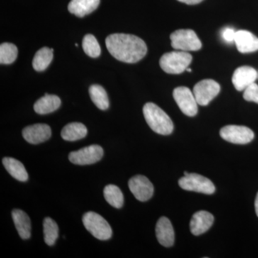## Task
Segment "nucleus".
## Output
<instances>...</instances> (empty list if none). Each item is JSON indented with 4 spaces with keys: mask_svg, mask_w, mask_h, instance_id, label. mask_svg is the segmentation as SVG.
Instances as JSON below:
<instances>
[{
    "mask_svg": "<svg viewBox=\"0 0 258 258\" xmlns=\"http://www.w3.org/2000/svg\"><path fill=\"white\" fill-rule=\"evenodd\" d=\"M192 56L184 51H174L164 54L159 60L161 69L169 74H180L186 71Z\"/></svg>",
    "mask_w": 258,
    "mask_h": 258,
    "instance_id": "nucleus-3",
    "label": "nucleus"
},
{
    "mask_svg": "<svg viewBox=\"0 0 258 258\" xmlns=\"http://www.w3.org/2000/svg\"><path fill=\"white\" fill-rule=\"evenodd\" d=\"M60 105L61 100L58 96L45 93V96L35 102L34 110L37 114H48L58 109Z\"/></svg>",
    "mask_w": 258,
    "mask_h": 258,
    "instance_id": "nucleus-19",
    "label": "nucleus"
},
{
    "mask_svg": "<svg viewBox=\"0 0 258 258\" xmlns=\"http://www.w3.org/2000/svg\"><path fill=\"white\" fill-rule=\"evenodd\" d=\"M156 235L161 245L169 247L174 244L175 235L174 228L169 219L165 217L159 219L156 226Z\"/></svg>",
    "mask_w": 258,
    "mask_h": 258,
    "instance_id": "nucleus-14",
    "label": "nucleus"
},
{
    "mask_svg": "<svg viewBox=\"0 0 258 258\" xmlns=\"http://www.w3.org/2000/svg\"><path fill=\"white\" fill-rule=\"evenodd\" d=\"M257 79V72L250 66H241L235 70L232 76V83L239 91H242L249 85L255 82Z\"/></svg>",
    "mask_w": 258,
    "mask_h": 258,
    "instance_id": "nucleus-13",
    "label": "nucleus"
},
{
    "mask_svg": "<svg viewBox=\"0 0 258 258\" xmlns=\"http://www.w3.org/2000/svg\"><path fill=\"white\" fill-rule=\"evenodd\" d=\"M18 47L14 44L4 42L0 45V63H13L18 57Z\"/></svg>",
    "mask_w": 258,
    "mask_h": 258,
    "instance_id": "nucleus-26",
    "label": "nucleus"
},
{
    "mask_svg": "<svg viewBox=\"0 0 258 258\" xmlns=\"http://www.w3.org/2000/svg\"><path fill=\"white\" fill-rule=\"evenodd\" d=\"M224 140L235 144H247L253 140L254 134L250 128L243 125H226L220 130Z\"/></svg>",
    "mask_w": 258,
    "mask_h": 258,
    "instance_id": "nucleus-9",
    "label": "nucleus"
},
{
    "mask_svg": "<svg viewBox=\"0 0 258 258\" xmlns=\"http://www.w3.org/2000/svg\"><path fill=\"white\" fill-rule=\"evenodd\" d=\"M173 96L183 113L190 117L197 115L198 112V103L195 95L189 88H176L173 92Z\"/></svg>",
    "mask_w": 258,
    "mask_h": 258,
    "instance_id": "nucleus-10",
    "label": "nucleus"
},
{
    "mask_svg": "<svg viewBox=\"0 0 258 258\" xmlns=\"http://www.w3.org/2000/svg\"><path fill=\"white\" fill-rule=\"evenodd\" d=\"M254 208H255L256 215L258 217V193L256 196L255 202H254Z\"/></svg>",
    "mask_w": 258,
    "mask_h": 258,
    "instance_id": "nucleus-31",
    "label": "nucleus"
},
{
    "mask_svg": "<svg viewBox=\"0 0 258 258\" xmlns=\"http://www.w3.org/2000/svg\"><path fill=\"white\" fill-rule=\"evenodd\" d=\"M235 32L234 29L226 28L222 31V39L228 43L235 42Z\"/></svg>",
    "mask_w": 258,
    "mask_h": 258,
    "instance_id": "nucleus-29",
    "label": "nucleus"
},
{
    "mask_svg": "<svg viewBox=\"0 0 258 258\" xmlns=\"http://www.w3.org/2000/svg\"><path fill=\"white\" fill-rule=\"evenodd\" d=\"M75 45H76V46H79V45H78L77 43L75 44Z\"/></svg>",
    "mask_w": 258,
    "mask_h": 258,
    "instance_id": "nucleus-33",
    "label": "nucleus"
},
{
    "mask_svg": "<svg viewBox=\"0 0 258 258\" xmlns=\"http://www.w3.org/2000/svg\"><path fill=\"white\" fill-rule=\"evenodd\" d=\"M171 46L175 50L184 51H198L202 48V42L191 30H178L170 35Z\"/></svg>",
    "mask_w": 258,
    "mask_h": 258,
    "instance_id": "nucleus-5",
    "label": "nucleus"
},
{
    "mask_svg": "<svg viewBox=\"0 0 258 258\" xmlns=\"http://www.w3.org/2000/svg\"><path fill=\"white\" fill-rule=\"evenodd\" d=\"M44 240L48 246L55 244L59 235L57 223L50 217H46L43 221Z\"/></svg>",
    "mask_w": 258,
    "mask_h": 258,
    "instance_id": "nucleus-25",
    "label": "nucleus"
},
{
    "mask_svg": "<svg viewBox=\"0 0 258 258\" xmlns=\"http://www.w3.org/2000/svg\"><path fill=\"white\" fill-rule=\"evenodd\" d=\"M143 113L146 121L151 128L161 135H169L174 130V124L170 117L153 103L144 105Z\"/></svg>",
    "mask_w": 258,
    "mask_h": 258,
    "instance_id": "nucleus-2",
    "label": "nucleus"
},
{
    "mask_svg": "<svg viewBox=\"0 0 258 258\" xmlns=\"http://www.w3.org/2000/svg\"><path fill=\"white\" fill-rule=\"evenodd\" d=\"M51 134L50 127L45 123L29 125L23 130V138L31 144H39L46 142L50 138Z\"/></svg>",
    "mask_w": 258,
    "mask_h": 258,
    "instance_id": "nucleus-12",
    "label": "nucleus"
},
{
    "mask_svg": "<svg viewBox=\"0 0 258 258\" xmlns=\"http://www.w3.org/2000/svg\"><path fill=\"white\" fill-rule=\"evenodd\" d=\"M214 222V217L207 211H199L193 215L190 222V230L194 235L198 236L210 230Z\"/></svg>",
    "mask_w": 258,
    "mask_h": 258,
    "instance_id": "nucleus-15",
    "label": "nucleus"
},
{
    "mask_svg": "<svg viewBox=\"0 0 258 258\" xmlns=\"http://www.w3.org/2000/svg\"><path fill=\"white\" fill-rule=\"evenodd\" d=\"M257 79H258V72H257Z\"/></svg>",
    "mask_w": 258,
    "mask_h": 258,
    "instance_id": "nucleus-34",
    "label": "nucleus"
},
{
    "mask_svg": "<svg viewBox=\"0 0 258 258\" xmlns=\"http://www.w3.org/2000/svg\"><path fill=\"white\" fill-rule=\"evenodd\" d=\"M53 49L44 47L40 49L32 60L33 69L38 72H42L47 69L53 59Z\"/></svg>",
    "mask_w": 258,
    "mask_h": 258,
    "instance_id": "nucleus-22",
    "label": "nucleus"
},
{
    "mask_svg": "<svg viewBox=\"0 0 258 258\" xmlns=\"http://www.w3.org/2000/svg\"><path fill=\"white\" fill-rule=\"evenodd\" d=\"M128 187L139 201L147 202L154 195V186L152 183L143 175L133 176L128 181Z\"/></svg>",
    "mask_w": 258,
    "mask_h": 258,
    "instance_id": "nucleus-11",
    "label": "nucleus"
},
{
    "mask_svg": "<svg viewBox=\"0 0 258 258\" xmlns=\"http://www.w3.org/2000/svg\"><path fill=\"white\" fill-rule=\"evenodd\" d=\"M220 91V84L212 79L200 81L195 85L193 89V93L198 105L203 106H208Z\"/></svg>",
    "mask_w": 258,
    "mask_h": 258,
    "instance_id": "nucleus-8",
    "label": "nucleus"
},
{
    "mask_svg": "<svg viewBox=\"0 0 258 258\" xmlns=\"http://www.w3.org/2000/svg\"><path fill=\"white\" fill-rule=\"evenodd\" d=\"M107 49L116 60L126 63H136L147 53V46L140 37L128 34L115 33L106 39Z\"/></svg>",
    "mask_w": 258,
    "mask_h": 258,
    "instance_id": "nucleus-1",
    "label": "nucleus"
},
{
    "mask_svg": "<svg viewBox=\"0 0 258 258\" xmlns=\"http://www.w3.org/2000/svg\"><path fill=\"white\" fill-rule=\"evenodd\" d=\"M3 164L5 169L15 179L20 181H28V172L25 166L20 161L17 160L14 158L5 157L3 159Z\"/></svg>",
    "mask_w": 258,
    "mask_h": 258,
    "instance_id": "nucleus-20",
    "label": "nucleus"
},
{
    "mask_svg": "<svg viewBox=\"0 0 258 258\" xmlns=\"http://www.w3.org/2000/svg\"><path fill=\"white\" fill-rule=\"evenodd\" d=\"M89 94L95 105L102 111L107 110L109 107V100L104 88L99 85H92L89 88Z\"/></svg>",
    "mask_w": 258,
    "mask_h": 258,
    "instance_id": "nucleus-23",
    "label": "nucleus"
},
{
    "mask_svg": "<svg viewBox=\"0 0 258 258\" xmlns=\"http://www.w3.org/2000/svg\"><path fill=\"white\" fill-rule=\"evenodd\" d=\"M243 98L245 101L254 102L258 104V85L253 83L246 88L244 90Z\"/></svg>",
    "mask_w": 258,
    "mask_h": 258,
    "instance_id": "nucleus-28",
    "label": "nucleus"
},
{
    "mask_svg": "<svg viewBox=\"0 0 258 258\" xmlns=\"http://www.w3.org/2000/svg\"><path fill=\"white\" fill-rule=\"evenodd\" d=\"M235 43L241 53H249L258 50L257 37L247 30L235 32Z\"/></svg>",
    "mask_w": 258,
    "mask_h": 258,
    "instance_id": "nucleus-16",
    "label": "nucleus"
},
{
    "mask_svg": "<svg viewBox=\"0 0 258 258\" xmlns=\"http://www.w3.org/2000/svg\"><path fill=\"white\" fill-rule=\"evenodd\" d=\"M88 130L86 125L79 122L70 123L62 128L61 137L66 141L75 142L81 140L87 135Z\"/></svg>",
    "mask_w": 258,
    "mask_h": 258,
    "instance_id": "nucleus-21",
    "label": "nucleus"
},
{
    "mask_svg": "<svg viewBox=\"0 0 258 258\" xmlns=\"http://www.w3.org/2000/svg\"><path fill=\"white\" fill-rule=\"evenodd\" d=\"M83 49L86 55L93 58H96L101 55V49L99 43L96 37L91 34H88L83 37Z\"/></svg>",
    "mask_w": 258,
    "mask_h": 258,
    "instance_id": "nucleus-27",
    "label": "nucleus"
},
{
    "mask_svg": "<svg viewBox=\"0 0 258 258\" xmlns=\"http://www.w3.org/2000/svg\"><path fill=\"white\" fill-rule=\"evenodd\" d=\"M181 189L186 191H196L205 195H212L215 191V186L211 180L198 174H188L179 180Z\"/></svg>",
    "mask_w": 258,
    "mask_h": 258,
    "instance_id": "nucleus-6",
    "label": "nucleus"
},
{
    "mask_svg": "<svg viewBox=\"0 0 258 258\" xmlns=\"http://www.w3.org/2000/svg\"><path fill=\"white\" fill-rule=\"evenodd\" d=\"M105 200L114 208L120 209L123 207L124 198L119 187L113 184L107 185L103 190Z\"/></svg>",
    "mask_w": 258,
    "mask_h": 258,
    "instance_id": "nucleus-24",
    "label": "nucleus"
},
{
    "mask_svg": "<svg viewBox=\"0 0 258 258\" xmlns=\"http://www.w3.org/2000/svg\"><path fill=\"white\" fill-rule=\"evenodd\" d=\"M83 223L86 230L96 239L108 240L113 232L108 222L101 215L94 212H88L83 216Z\"/></svg>",
    "mask_w": 258,
    "mask_h": 258,
    "instance_id": "nucleus-4",
    "label": "nucleus"
},
{
    "mask_svg": "<svg viewBox=\"0 0 258 258\" xmlns=\"http://www.w3.org/2000/svg\"><path fill=\"white\" fill-rule=\"evenodd\" d=\"M103 156V149L101 146L91 145L70 153L69 159L73 164L84 166L98 162Z\"/></svg>",
    "mask_w": 258,
    "mask_h": 258,
    "instance_id": "nucleus-7",
    "label": "nucleus"
},
{
    "mask_svg": "<svg viewBox=\"0 0 258 258\" xmlns=\"http://www.w3.org/2000/svg\"><path fill=\"white\" fill-rule=\"evenodd\" d=\"M100 2V0H71L68 9L71 14L78 18H83L95 11L99 6Z\"/></svg>",
    "mask_w": 258,
    "mask_h": 258,
    "instance_id": "nucleus-18",
    "label": "nucleus"
},
{
    "mask_svg": "<svg viewBox=\"0 0 258 258\" xmlns=\"http://www.w3.org/2000/svg\"><path fill=\"white\" fill-rule=\"evenodd\" d=\"M178 1L185 3V4L192 5L199 4V3H202L203 0H178Z\"/></svg>",
    "mask_w": 258,
    "mask_h": 258,
    "instance_id": "nucleus-30",
    "label": "nucleus"
},
{
    "mask_svg": "<svg viewBox=\"0 0 258 258\" xmlns=\"http://www.w3.org/2000/svg\"><path fill=\"white\" fill-rule=\"evenodd\" d=\"M13 222L19 235L23 240H28L31 237V220L28 215L21 210L15 209L12 212Z\"/></svg>",
    "mask_w": 258,
    "mask_h": 258,
    "instance_id": "nucleus-17",
    "label": "nucleus"
},
{
    "mask_svg": "<svg viewBox=\"0 0 258 258\" xmlns=\"http://www.w3.org/2000/svg\"><path fill=\"white\" fill-rule=\"evenodd\" d=\"M186 71H187V72L191 73V69H189V68H188V69H186Z\"/></svg>",
    "mask_w": 258,
    "mask_h": 258,
    "instance_id": "nucleus-32",
    "label": "nucleus"
}]
</instances>
